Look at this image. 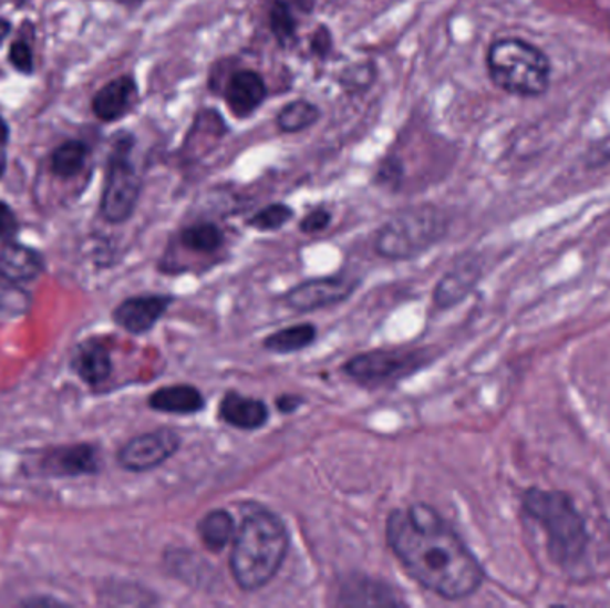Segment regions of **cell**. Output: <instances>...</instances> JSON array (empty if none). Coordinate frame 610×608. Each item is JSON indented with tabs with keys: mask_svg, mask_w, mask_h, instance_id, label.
I'll list each match as a JSON object with an SVG mask.
<instances>
[{
	"mask_svg": "<svg viewBox=\"0 0 610 608\" xmlns=\"http://www.w3.org/2000/svg\"><path fill=\"white\" fill-rule=\"evenodd\" d=\"M138 99V84L131 75H122L107 83L93 96L92 110L102 122H116L133 110Z\"/></svg>",
	"mask_w": 610,
	"mask_h": 608,
	"instance_id": "7c38bea8",
	"label": "cell"
},
{
	"mask_svg": "<svg viewBox=\"0 0 610 608\" xmlns=\"http://www.w3.org/2000/svg\"><path fill=\"white\" fill-rule=\"evenodd\" d=\"M43 271V259L37 250L8 241L0 247V277L11 282H28Z\"/></svg>",
	"mask_w": 610,
	"mask_h": 608,
	"instance_id": "e0dca14e",
	"label": "cell"
},
{
	"mask_svg": "<svg viewBox=\"0 0 610 608\" xmlns=\"http://www.w3.org/2000/svg\"><path fill=\"white\" fill-rule=\"evenodd\" d=\"M358 280L338 275L306 280L285 295L286 306L294 311L311 312L344 302L358 288Z\"/></svg>",
	"mask_w": 610,
	"mask_h": 608,
	"instance_id": "9c48e42d",
	"label": "cell"
},
{
	"mask_svg": "<svg viewBox=\"0 0 610 608\" xmlns=\"http://www.w3.org/2000/svg\"><path fill=\"white\" fill-rule=\"evenodd\" d=\"M74 368L84 382L90 385H99L110 379L113 362H111V355L106 348L96 341H87L79 347Z\"/></svg>",
	"mask_w": 610,
	"mask_h": 608,
	"instance_id": "ffe728a7",
	"label": "cell"
},
{
	"mask_svg": "<svg viewBox=\"0 0 610 608\" xmlns=\"http://www.w3.org/2000/svg\"><path fill=\"white\" fill-rule=\"evenodd\" d=\"M478 277H480V266L472 259H464L461 265L455 266L454 270H449L434 289V303L437 309L457 306L475 288Z\"/></svg>",
	"mask_w": 610,
	"mask_h": 608,
	"instance_id": "2e32d148",
	"label": "cell"
},
{
	"mask_svg": "<svg viewBox=\"0 0 610 608\" xmlns=\"http://www.w3.org/2000/svg\"><path fill=\"white\" fill-rule=\"evenodd\" d=\"M8 140H10V128H8L4 118L0 116V145H4Z\"/></svg>",
	"mask_w": 610,
	"mask_h": 608,
	"instance_id": "d590c367",
	"label": "cell"
},
{
	"mask_svg": "<svg viewBox=\"0 0 610 608\" xmlns=\"http://www.w3.org/2000/svg\"><path fill=\"white\" fill-rule=\"evenodd\" d=\"M10 61L14 69L22 74H31L34 64H32L31 47L25 42H14L10 49Z\"/></svg>",
	"mask_w": 610,
	"mask_h": 608,
	"instance_id": "1f68e13d",
	"label": "cell"
},
{
	"mask_svg": "<svg viewBox=\"0 0 610 608\" xmlns=\"http://www.w3.org/2000/svg\"><path fill=\"white\" fill-rule=\"evenodd\" d=\"M448 220L432 204L407 207L391 216L375 238V253L390 261H407L445 238Z\"/></svg>",
	"mask_w": 610,
	"mask_h": 608,
	"instance_id": "5b68a950",
	"label": "cell"
},
{
	"mask_svg": "<svg viewBox=\"0 0 610 608\" xmlns=\"http://www.w3.org/2000/svg\"><path fill=\"white\" fill-rule=\"evenodd\" d=\"M268 28L280 49H291L299 38V23L285 0H273L268 11Z\"/></svg>",
	"mask_w": 610,
	"mask_h": 608,
	"instance_id": "d4e9b609",
	"label": "cell"
},
{
	"mask_svg": "<svg viewBox=\"0 0 610 608\" xmlns=\"http://www.w3.org/2000/svg\"><path fill=\"white\" fill-rule=\"evenodd\" d=\"M373 181L381 188L399 192L400 186L404 183V163L395 154L382 157L381 163L376 166Z\"/></svg>",
	"mask_w": 610,
	"mask_h": 608,
	"instance_id": "f1b7e54d",
	"label": "cell"
},
{
	"mask_svg": "<svg viewBox=\"0 0 610 608\" xmlns=\"http://www.w3.org/2000/svg\"><path fill=\"white\" fill-rule=\"evenodd\" d=\"M268 96V86L256 70L239 69L227 78L224 86V101L232 116L250 118Z\"/></svg>",
	"mask_w": 610,
	"mask_h": 608,
	"instance_id": "30bf717a",
	"label": "cell"
},
{
	"mask_svg": "<svg viewBox=\"0 0 610 608\" xmlns=\"http://www.w3.org/2000/svg\"><path fill=\"white\" fill-rule=\"evenodd\" d=\"M227 133H229V127L218 111L211 110V107L198 111L192 127H189L188 136L184 140V151H188L186 157L200 159V157L207 156L209 152L220 145Z\"/></svg>",
	"mask_w": 610,
	"mask_h": 608,
	"instance_id": "4fadbf2b",
	"label": "cell"
},
{
	"mask_svg": "<svg viewBox=\"0 0 610 608\" xmlns=\"http://www.w3.org/2000/svg\"><path fill=\"white\" fill-rule=\"evenodd\" d=\"M288 549V528L277 514L261 505L244 508L229 558L239 589L252 592L268 586L285 563Z\"/></svg>",
	"mask_w": 610,
	"mask_h": 608,
	"instance_id": "7a4b0ae2",
	"label": "cell"
},
{
	"mask_svg": "<svg viewBox=\"0 0 610 608\" xmlns=\"http://www.w3.org/2000/svg\"><path fill=\"white\" fill-rule=\"evenodd\" d=\"M487 74L496 87L514 96H539L550 86L548 55L521 38L495 40L486 54Z\"/></svg>",
	"mask_w": 610,
	"mask_h": 608,
	"instance_id": "277c9868",
	"label": "cell"
},
{
	"mask_svg": "<svg viewBox=\"0 0 610 608\" xmlns=\"http://www.w3.org/2000/svg\"><path fill=\"white\" fill-rule=\"evenodd\" d=\"M385 539L409 577L440 598H468L484 584L478 558L431 505L395 508L385 523Z\"/></svg>",
	"mask_w": 610,
	"mask_h": 608,
	"instance_id": "6da1fadb",
	"label": "cell"
},
{
	"mask_svg": "<svg viewBox=\"0 0 610 608\" xmlns=\"http://www.w3.org/2000/svg\"><path fill=\"white\" fill-rule=\"evenodd\" d=\"M314 339H317V327L300 323V326L277 330L265 339L262 347L267 348L268 352L294 353L311 347Z\"/></svg>",
	"mask_w": 610,
	"mask_h": 608,
	"instance_id": "603a6c76",
	"label": "cell"
},
{
	"mask_svg": "<svg viewBox=\"0 0 610 608\" xmlns=\"http://www.w3.org/2000/svg\"><path fill=\"white\" fill-rule=\"evenodd\" d=\"M220 418L239 431H257L267 425L270 411L267 403L229 391L220 402Z\"/></svg>",
	"mask_w": 610,
	"mask_h": 608,
	"instance_id": "9a60e30c",
	"label": "cell"
},
{
	"mask_svg": "<svg viewBox=\"0 0 610 608\" xmlns=\"http://www.w3.org/2000/svg\"><path fill=\"white\" fill-rule=\"evenodd\" d=\"M376 78H379V69L375 61L366 60L347 64L335 81L347 95L359 96L372 90Z\"/></svg>",
	"mask_w": 610,
	"mask_h": 608,
	"instance_id": "cb8c5ba5",
	"label": "cell"
},
{
	"mask_svg": "<svg viewBox=\"0 0 610 608\" xmlns=\"http://www.w3.org/2000/svg\"><path fill=\"white\" fill-rule=\"evenodd\" d=\"M293 216L294 210L288 204L279 202L257 210L256 215L248 218L247 225L261 233H271V230L282 229L289 220H293Z\"/></svg>",
	"mask_w": 610,
	"mask_h": 608,
	"instance_id": "83f0119b",
	"label": "cell"
},
{
	"mask_svg": "<svg viewBox=\"0 0 610 608\" xmlns=\"http://www.w3.org/2000/svg\"><path fill=\"white\" fill-rule=\"evenodd\" d=\"M427 364V350H373L352 357L343 367L359 384L382 385L413 375Z\"/></svg>",
	"mask_w": 610,
	"mask_h": 608,
	"instance_id": "52a82bcc",
	"label": "cell"
},
{
	"mask_svg": "<svg viewBox=\"0 0 610 608\" xmlns=\"http://www.w3.org/2000/svg\"><path fill=\"white\" fill-rule=\"evenodd\" d=\"M151 409L166 414H197L206 408V399L197 388L188 384L168 385L151 394Z\"/></svg>",
	"mask_w": 610,
	"mask_h": 608,
	"instance_id": "ac0fdd59",
	"label": "cell"
},
{
	"mask_svg": "<svg viewBox=\"0 0 610 608\" xmlns=\"http://www.w3.org/2000/svg\"><path fill=\"white\" fill-rule=\"evenodd\" d=\"M87 147L83 142H66L52 154L51 169L55 177L70 178L77 175L86 163Z\"/></svg>",
	"mask_w": 610,
	"mask_h": 608,
	"instance_id": "4316f807",
	"label": "cell"
},
{
	"mask_svg": "<svg viewBox=\"0 0 610 608\" xmlns=\"http://www.w3.org/2000/svg\"><path fill=\"white\" fill-rule=\"evenodd\" d=\"M321 111L314 102L308 99H297L280 107L277 113V127L280 133L299 134L314 127L320 122Z\"/></svg>",
	"mask_w": 610,
	"mask_h": 608,
	"instance_id": "7402d4cb",
	"label": "cell"
},
{
	"mask_svg": "<svg viewBox=\"0 0 610 608\" xmlns=\"http://www.w3.org/2000/svg\"><path fill=\"white\" fill-rule=\"evenodd\" d=\"M11 23L8 20L0 19V42H4L6 38L10 37Z\"/></svg>",
	"mask_w": 610,
	"mask_h": 608,
	"instance_id": "8d00e7d4",
	"label": "cell"
},
{
	"mask_svg": "<svg viewBox=\"0 0 610 608\" xmlns=\"http://www.w3.org/2000/svg\"><path fill=\"white\" fill-rule=\"evenodd\" d=\"M340 605H400L402 601L395 598L393 590L381 581L372 578H350L344 581L340 592Z\"/></svg>",
	"mask_w": 610,
	"mask_h": 608,
	"instance_id": "d6986e66",
	"label": "cell"
},
{
	"mask_svg": "<svg viewBox=\"0 0 610 608\" xmlns=\"http://www.w3.org/2000/svg\"><path fill=\"white\" fill-rule=\"evenodd\" d=\"M180 449V435L172 429L136 435L120 450V466L127 472L143 473L163 466Z\"/></svg>",
	"mask_w": 610,
	"mask_h": 608,
	"instance_id": "ba28073f",
	"label": "cell"
},
{
	"mask_svg": "<svg viewBox=\"0 0 610 608\" xmlns=\"http://www.w3.org/2000/svg\"><path fill=\"white\" fill-rule=\"evenodd\" d=\"M197 530L203 545L213 554H218L236 534L235 517L224 508H216L200 519Z\"/></svg>",
	"mask_w": 610,
	"mask_h": 608,
	"instance_id": "44dd1931",
	"label": "cell"
},
{
	"mask_svg": "<svg viewBox=\"0 0 610 608\" xmlns=\"http://www.w3.org/2000/svg\"><path fill=\"white\" fill-rule=\"evenodd\" d=\"M302 403L303 399H300L297 394H282V396L277 399V409H279L282 414H289V412L297 411Z\"/></svg>",
	"mask_w": 610,
	"mask_h": 608,
	"instance_id": "836d02e7",
	"label": "cell"
},
{
	"mask_svg": "<svg viewBox=\"0 0 610 608\" xmlns=\"http://www.w3.org/2000/svg\"><path fill=\"white\" fill-rule=\"evenodd\" d=\"M40 467L51 476L92 475L99 472V458L90 444H75L46 453Z\"/></svg>",
	"mask_w": 610,
	"mask_h": 608,
	"instance_id": "5bb4252c",
	"label": "cell"
},
{
	"mask_svg": "<svg viewBox=\"0 0 610 608\" xmlns=\"http://www.w3.org/2000/svg\"><path fill=\"white\" fill-rule=\"evenodd\" d=\"M133 136H122L107 161L106 183L102 192L101 213L110 224H124L138 206L142 177L131 161Z\"/></svg>",
	"mask_w": 610,
	"mask_h": 608,
	"instance_id": "8992f818",
	"label": "cell"
},
{
	"mask_svg": "<svg viewBox=\"0 0 610 608\" xmlns=\"http://www.w3.org/2000/svg\"><path fill=\"white\" fill-rule=\"evenodd\" d=\"M524 511L545 532L554 563L573 566L583 557L589 543L588 528L569 494L530 487L524 494Z\"/></svg>",
	"mask_w": 610,
	"mask_h": 608,
	"instance_id": "3957f363",
	"label": "cell"
},
{
	"mask_svg": "<svg viewBox=\"0 0 610 608\" xmlns=\"http://www.w3.org/2000/svg\"><path fill=\"white\" fill-rule=\"evenodd\" d=\"M589 159L595 166L603 165V163L610 161V137L606 142H601L598 147L592 148Z\"/></svg>",
	"mask_w": 610,
	"mask_h": 608,
	"instance_id": "e575fe53",
	"label": "cell"
},
{
	"mask_svg": "<svg viewBox=\"0 0 610 608\" xmlns=\"http://www.w3.org/2000/svg\"><path fill=\"white\" fill-rule=\"evenodd\" d=\"M19 233V220L6 202L0 200V238L10 239Z\"/></svg>",
	"mask_w": 610,
	"mask_h": 608,
	"instance_id": "d6a6232c",
	"label": "cell"
},
{
	"mask_svg": "<svg viewBox=\"0 0 610 608\" xmlns=\"http://www.w3.org/2000/svg\"><path fill=\"white\" fill-rule=\"evenodd\" d=\"M179 241L192 253L213 254L221 247L224 234L220 227L211 221H198L180 230Z\"/></svg>",
	"mask_w": 610,
	"mask_h": 608,
	"instance_id": "484cf974",
	"label": "cell"
},
{
	"mask_svg": "<svg viewBox=\"0 0 610 608\" xmlns=\"http://www.w3.org/2000/svg\"><path fill=\"white\" fill-rule=\"evenodd\" d=\"M174 298L165 295L127 298L115 311V321L131 334H145L168 311Z\"/></svg>",
	"mask_w": 610,
	"mask_h": 608,
	"instance_id": "8fae6325",
	"label": "cell"
},
{
	"mask_svg": "<svg viewBox=\"0 0 610 608\" xmlns=\"http://www.w3.org/2000/svg\"><path fill=\"white\" fill-rule=\"evenodd\" d=\"M332 51H334V34L329 25L321 23L309 38V52L317 60L327 61L331 58Z\"/></svg>",
	"mask_w": 610,
	"mask_h": 608,
	"instance_id": "f546056e",
	"label": "cell"
},
{
	"mask_svg": "<svg viewBox=\"0 0 610 608\" xmlns=\"http://www.w3.org/2000/svg\"><path fill=\"white\" fill-rule=\"evenodd\" d=\"M294 4L299 6L300 10L311 13V11L314 10L317 0H294Z\"/></svg>",
	"mask_w": 610,
	"mask_h": 608,
	"instance_id": "74e56055",
	"label": "cell"
},
{
	"mask_svg": "<svg viewBox=\"0 0 610 608\" xmlns=\"http://www.w3.org/2000/svg\"><path fill=\"white\" fill-rule=\"evenodd\" d=\"M331 210L318 207V209L311 210V213L300 221V230H302L303 234L323 233V230L331 225Z\"/></svg>",
	"mask_w": 610,
	"mask_h": 608,
	"instance_id": "4dcf8cb0",
	"label": "cell"
},
{
	"mask_svg": "<svg viewBox=\"0 0 610 608\" xmlns=\"http://www.w3.org/2000/svg\"><path fill=\"white\" fill-rule=\"evenodd\" d=\"M4 172V161L0 159V175Z\"/></svg>",
	"mask_w": 610,
	"mask_h": 608,
	"instance_id": "f35d334b",
	"label": "cell"
}]
</instances>
